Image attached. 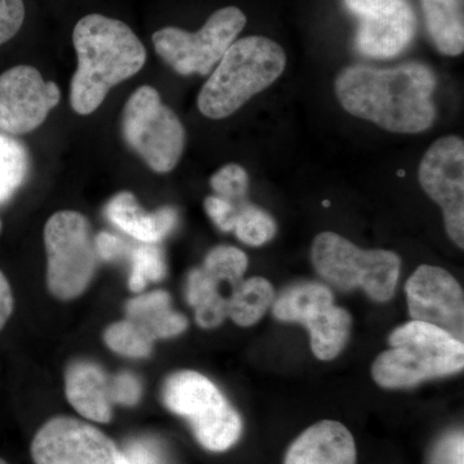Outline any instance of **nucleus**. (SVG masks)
Listing matches in <instances>:
<instances>
[{
  "instance_id": "22",
  "label": "nucleus",
  "mask_w": 464,
  "mask_h": 464,
  "mask_svg": "<svg viewBox=\"0 0 464 464\" xmlns=\"http://www.w3.org/2000/svg\"><path fill=\"white\" fill-rule=\"evenodd\" d=\"M29 172L27 150L14 137L0 133V206L7 203L25 182Z\"/></svg>"
},
{
  "instance_id": "8",
  "label": "nucleus",
  "mask_w": 464,
  "mask_h": 464,
  "mask_svg": "<svg viewBox=\"0 0 464 464\" xmlns=\"http://www.w3.org/2000/svg\"><path fill=\"white\" fill-rule=\"evenodd\" d=\"M44 244L52 295L63 301L83 295L99 264L87 217L74 210L54 213L45 224Z\"/></svg>"
},
{
  "instance_id": "32",
  "label": "nucleus",
  "mask_w": 464,
  "mask_h": 464,
  "mask_svg": "<svg viewBox=\"0 0 464 464\" xmlns=\"http://www.w3.org/2000/svg\"><path fill=\"white\" fill-rule=\"evenodd\" d=\"M142 395L141 383L132 373H121L110 383V398L112 404L133 406Z\"/></svg>"
},
{
  "instance_id": "23",
  "label": "nucleus",
  "mask_w": 464,
  "mask_h": 464,
  "mask_svg": "<svg viewBox=\"0 0 464 464\" xmlns=\"http://www.w3.org/2000/svg\"><path fill=\"white\" fill-rule=\"evenodd\" d=\"M130 289L141 293L149 284L158 283L164 279L167 274L166 258L163 250L155 244H145L130 249Z\"/></svg>"
},
{
  "instance_id": "9",
  "label": "nucleus",
  "mask_w": 464,
  "mask_h": 464,
  "mask_svg": "<svg viewBox=\"0 0 464 464\" xmlns=\"http://www.w3.org/2000/svg\"><path fill=\"white\" fill-rule=\"evenodd\" d=\"M246 24L241 9L225 7L208 18L199 32L188 33L172 26L158 30L152 35V44L158 56L177 74L208 75L237 41Z\"/></svg>"
},
{
  "instance_id": "13",
  "label": "nucleus",
  "mask_w": 464,
  "mask_h": 464,
  "mask_svg": "<svg viewBox=\"0 0 464 464\" xmlns=\"http://www.w3.org/2000/svg\"><path fill=\"white\" fill-rule=\"evenodd\" d=\"M359 18L357 51L371 58L399 56L413 42L417 18L409 0H343Z\"/></svg>"
},
{
  "instance_id": "5",
  "label": "nucleus",
  "mask_w": 464,
  "mask_h": 464,
  "mask_svg": "<svg viewBox=\"0 0 464 464\" xmlns=\"http://www.w3.org/2000/svg\"><path fill=\"white\" fill-rule=\"evenodd\" d=\"M311 259L317 274L337 288L362 289L377 302L395 295L401 261L391 250L360 249L335 232H322L314 239Z\"/></svg>"
},
{
  "instance_id": "27",
  "label": "nucleus",
  "mask_w": 464,
  "mask_h": 464,
  "mask_svg": "<svg viewBox=\"0 0 464 464\" xmlns=\"http://www.w3.org/2000/svg\"><path fill=\"white\" fill-rule=\"evenodd\" d=\"M210 186L216 197L230 201L235 206H243L246 203L248 194V173L239 164H227L217 170L210 179Z\"/></svg>"
},
{
  "instance_id": "37",
  "label": "nucleus",
  "mask_w": 464,
  "mask_h": 464,
  "mask_svg": "<svg viewBox=\"0 0 464 464\" xmlns=\"http://www.w3.org/2000/svg\"><path fill=\"white\" fill-rule=\"evenodd\" d=\"M0 231H2V221H0Z\"/></svg>"
},
{
  "instance_id": "20",
  "label": "nucleus",
  "mask_w": 464,
  "mask_h": 464,
  "mask_svg": "<svg viewBox=\"0 0 464 464\" xmlns=\"http://www.w3.org/2000/svg\"><path fill=\"white\" fill-rule=\"evenodd\" d=\"M427 32L445 56L456 57L464 51L463 0H420Z\"/></svg>"
},
{
  "instance_id": "29",
  "label": "nucleus",
  "mask_w": 464,
  "mask_h": 464,
  "mask_svg": "<svg viewBox=\"0 0 464 464\" xmlns=\"http://www.w3.org/2000/svg\"><path fill=\"white\" fill-rule=\"evenodd\" d=\"M430 464H464V436L462 431L449 432L433 445Z\"/></svg>"
},
{
  "instance_id": "7",
  "label": "nucleus",
  "mask_w": 464,
  "mask_h": 464,
  "mask_svg": "<svg viewBox=\"0 0 464 464\" xmlns=\"http://www.w3.org/2000/svg\"><path fill=\"white\" fill-rule=\"evenodd\" d=\"M121 134L128 148L155 173H169L181 160L186 132L179 116L151 85H142L125 102Z\"/></svg>"
},
{
  "instance_id": "12",
  "label": "nucleus",
  "mask_w": 464,
  "mask_h": 464,
  "mask_svg": "<svg viewBox=\"0 0 464 464\" xmlns=\"http://www.w3.org/2000/svg\"><path fill=\"white\" fill-rule=\"evenodd\" d=\"M418 179L424 192L444 213L451 241L464 246V142L447 136L432 143L420 161Z\"/></svg>"
},
{
  "instance_id": "15",
  "label": "nucleus",
  "mask_w": 464,
  "mask_h": 464,
  "mask_svg": "<svg viewBox=\"0 0 464 464\" xmlns=\"http://www.w3.org/2000/svg\"><path fill=\"white\" fill-rule=\"evenodd\" d=\"M405 293L411 319L438 326L463 342V289L453 275L438 266H420L406 282Z\"/></svg>"
},
{
  "instance_id": "1",
  "label": "nucleus",
  "mask_w": 464,
  "mask_h": 464,
  "mask_svg": "<svg viewBox=\"0 0 464 464\" xmlns=\"http://www.w3.org/2000/svg\"><path fill=\"white\" fill-rule=\"evenodd\" d=\"M436 85L438 78L429 66L409 63L390 69L348 66L335 79L334 90L348 114L389 132L415 134L435 121Z\"/></svg>"
},
{
  "instance_id": "34",
  "label": "nucleus",
  "mask_w": 464,
  "mask_h": 464,
  "mask_svg": "<svg viewBox=\"0 0 464 464\" xmlns=\"http://www.w3.org/2000/svg\"><path fill=\"white\" fill-rule=\"evenodd\" d=\"M94 249L97 257L106 262H114L130 256V244L111 232L102 231L94 237Z\"/></svg>"
},
{
  "instance_id": "35",
  "label": "nucleus",
  "mask_w": 464,
  "mask_h": 464,
  "mask_svg": "<svg viewBox=\"0 0 464 464\" xmlns=\"http://www.w3.org/2000/svg\"><path fill=\"white\" fill-rule=\"evenodd\" d=\"M14 313V295L7 277L0 271V331L8 323L9 317Z\"/></svg>"
},
{
  "instance_id": "33",
  "label": "nucleus",
  "mask_w": 464,
  "mask_h": 464,
  "mask_svg": "<svg viewBox=\"0 0 464 464\" xmlns=\"http://www.w3.org/2000/svg\"><path fill=\"white\" fill-rule=\"evenodd\" d=\"M243 206H235L230 201L221 199V198L216 197V195L208 197L204 200L207 215L215 222L219 230L225 232L234 230L235 222H237L240 208Z\"/></svg>"
},
{
  "instance_id": "10",
  "label": "nucleus",
  "mask_w": 464,
  "mask_h": 464,
  "mask_svg": "<svg viewBox=\"0 0 464 464\" xmlns=\"http://www.w3.org/2000/svg\"><path fill=\"white\" fill-rule=\"evenodd\" d=\"M273 311L280 322L306 326L317 359L331 362L346 346L353 317L344 308L335 306L332 290L323 284L289 286L274 302Z\"/></svg>"
},
{
  "instance_id": "6",
  "label": "nucleus",
  "mask_w": 464,
  "mask_h": 464,
  "mask_svg": "<svg viewBox=\"0 0 464 464\" xmlns=\"http://www.w3.org/2000/svg\"><path fill=\"white\" fill-rule=\"evenodd\" d=\"M163 401L172 413L185 418L201 447L222 453L243 433V420L224 393L206 375L182 371L168 378Z\"/></svg>"
},
{
  "instance_id": "24",
  "label": "nucleus",
  "mask_w": 464,
  "mask_h": 464,
  "mask_svg": "<svg viewBox=\"0 0 464 464\" xmlns=\"http://www.w3.org/2000/svg\"><path fill=\"white\" fill-rule=\"evenodd\" d=\"M248 267L246 253L231 246H218L208 253L204 259L203 270L216 282L228 283L232 286L243 282L244 274Z\"/></svg>"
},
{
  "instance_id": "18",
  "label": "nucleus",
  "mask_w": 464,
  "mask_h": 464,
  "mask_svg": "<svg viewBox=\"0 0 464 464\" xmlns=\"http://www.w3.org/2000/svg\"><path fill=\"white\" fill-rule=\"evenodd\" d=\"M66 398L85 420L109 423L112 418L110 383L102 369L90 362H74L67 368Z\"/></svg>"
},
{
  "instance_id": "11",
  "label": "nucleus",
  "mask_w": 464,
  "mask_h": 464,
  "mask_svg": "<svg viewBox=\"0 0 464 464\" xmlns=\"http://www.w3.org/2000/svg\"><path fill=\"white\" fill-rule=\"evenodd\" d=\"M35 464H128L123 449L96 427L72 417H56L32 442Z\"/></svg>"
},
{
  "instance_id": "4",
  "label": "nucleus",
  "mask_w": 464,
  "mask_h": 464,
  "mask_svg": "<svg viewBox=\"0 0 464 464\" xmlns=\"http://www.w3.org/2000/svg\"><path fill=\"white\" fill-rule=\"evenodd\" d=\"M390 348L375 359L372 375L383 389H406L424 381L459 373L463 342L438 326L411 322L391 333Z\"/></svg>"
},
{
  "instance_id": "2",
  "label": "nucleus",
  "mask_w": 464,
  "mask_h": 464,
  "mask_svg": "<svg viewBox=\"0 0 464 464\" xmlns=\"http://www.w3.org/2000/svg\"><path fill=\"white\" fill-rule=\"evenodd\" d=\"M78 66L70 85V105L79 115H91L115 85L139 74L145 66V45L123 21L92 14L72 32Z\"/></svg>"
},
{
  "instance_id": "26",
  "label": "nucleus",
  "mask_w": 464,
  "mask_h": 464,
  "mask_svg": "<svg viewBox=\"0 0 464 464\" xmlns=\"http://www.w3.org/2000/svg\"><path fill=\"white\" fill-rule=\"evenodd\" d=\"M234 231L241 243L261 246L273 239L276 234V224L267 212L246 203L240 208Z\"/></svg>"
},
{
  "instance_id": "30",
  "label": "nucleus",
  "mask_w": 464,
  "mask_h": 464,
  "mask_svg": "<svg viewBox=\"0 0 464 464\" xmlns=\"http://www.w3.org/2000/svg\"><path fill=\"white\" fill-rule=\"evenodd\" d=\"M194 307L195 319L204 329L217 328L228 316L227 298L219 292L204 298Z\"/></svg>"
},
{
  "instance_id": "31",
  "label": "nucleus",
  "mask_w": 464,
  "mask_h": 464,
  "mask_svg": "<svg viewBox=\"0 0 464 464\" xmlns=\"http://www.w3.org/2000/svg\"><path fill=\"white\" fill-rule=\"evenodd\" d=\"M25 21L24 0H0V45L17 35Z\"/></svg>"
},
{
  "instance_id": "21",
  "label": "nucleus",
  "mask_w": 464,
  "mask_h": 464,
  "mask_svg": "<svg viewBox=\"0 0 464 464\" xmlns=\"http://www.w3.org/2000/svg\"><path fill=\"white\" fill-rule=\"evenodd\" d=\"M273 285L264 277H250L235 286L227 298L228 316L239 326L255 325L274 304Z\"/></svg>"
},
{
  "instance_id": "16",
  "label": "nucleus",
  "mask_w": 464,
  "mask_h": 464,
  "mask_svg": "<svg viewBox=\"0 0 464 464\" xmlns=\"http://www.w3.org/2000/svg\"><path fill=\"white\" fill-rule=\"evenodd\" d=\"M353 433L337 420H322L304 430L286 450L284 464H356Z\"/></svg>"
},
{
  "instance_id": "17",
  "label": "nucleus",
  "mask_w": 464,
  "mask_h": 464,
  "mask_svg": "<svg viewBox=\"0 0 464 464\" xmlns=\"http://www.w3.org/2000/svg\"><path fill=\"white\" fill-rule=\"evenodd\" d=\"M105 215L116 227L145 244H157L166 239L179 222L174 208L146 212L130 191L116 194L106 206Z\"/></svg>"
},
{
  "instance_id": "36",
  "label": "nucleus",
  "mask_w": 464,
  "mask_h": 464,
  "mask_svg": "<svg viewBox=\"0 0 464 464\" xmlns=\"http://www.w3.org/2000/svg\"><path fill=\"white\" fill-rule=\"evenodd\" d=\"M0 464H8V463L5 462V460H3L2 458H0Z\"/></svg>"
},
{
  "instance_id": "28",
  "label": "nucleus",
  "mask_w": 464,
  "mask_h": 464,
  "mask_svg": "<svg viewBox=\"0 0 464 464\" xmlns=\"http://www.w3.org/2000/svg\"><path fill=\"white\" fill-rule=\"evenodd\" d=\"M128 464H168V458L158 441L149 438L132 439L125 444Z\"/></svg>"
},
{
  "instance_id": "3",
  "label": "nucleus",
  "mask_w": 464,
  "mask_h": 464,
  "mask_svg": "<svg viewBox=\"0 0 464 464\" xmlns=\"http://www.w3.org/2000/svg\"><path fill=\"white\" fill-rule=\"evenodd\" d=\"M286 54L266 36H246L230 45L201 88L198 108L213 121L227 118L283 74Z\"/></svg>"
},
{
  "instance_id": "25",
  "label": "nucleus",
  "mask_w": 464,
  "mask_h": 464,
  "mask_svg": "<svg viewBox=\"0 0 464 464\" xmlns=\"http://www.w3.org/2000/svg\"><path fill=\"white\" fill-rule=\"evenodd\" d=\"M154 342L148 333L128 319L112 324L105 332V343L109 348L119 355L136 359L150 356Z\"/></svg>"
},
{
  "instance_id": "14",
  "label": "nucleus",
  "mask_w": 464,
  "mask_h": 464,
  "mask_svg": "<svg viewBox=\"0 0 464 464\" xmlns=\"http://www.w3.org/2000/svg\"><path fill=\"white\" fill-rule=\"evenodd\" d=\"M60 100L58 85L44 81L35 67L8 69L0 75V132L8 136L33 132L44 123Z\"/></svg>"
},
{
  "instance_id": "19",
  "label": "nucleus",
  "mask_w": 464,
  "mask_h": 464,
  "mask_svg": "<svg viewBox=\"0 0 464 464\" xmlns=\"http://www.w3.org/2000/svg\"><path fill=\"white\" fill-rule=\"evenodd\" d=\"M127 319L137 324L154 341L176 337L188 328V319L173 311L169 295L164 290L130 299L127 304Z\"/></svg>"
}]
</instances>
